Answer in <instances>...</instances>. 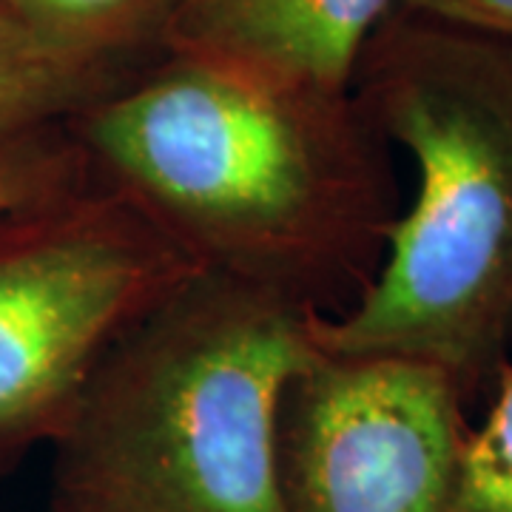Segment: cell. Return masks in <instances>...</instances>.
<instances>
[{
  "label": "cell",
  "instance_id": "cell-1",
  "mask_svg": "<svg viewBox=\"0 0 512 512\" xmlns=\"http://www.w3.org/2000/svg\"><path fill=\"white\" fill-rule=\"evenodd\" d=\"M89 177L202 274L336 316L379 271L396 185L356 97L165 55L66 120Z\"/></svg>",
  "mask_w": 512,
  "mask_h": 512
},
{
  "label": "cell",
  "instance_id": "cell-2",
  "mask_svg": "<svg viewBox=\"0 0 512 512\" xmlns=\"http://www.w3.org/2000/svg\"><path fill=\"white\" fill-rule=\"evenodd\" d=\"M353 97L419 188L367 291L313 319V348L436 367L470 402L512 348V46L396 9Z\"/></svg>",
  "mask_w": 512,
  "mask_h": 512
},
{
  "label": "cell",
  "instance_id": "cell-3",
  "mask_svg": "<svg viewBox=\"0 0 512 512\" xmlns=\"http://www.w3.org/2000/svg\"><path fill=\"white\" fill-rule=\"evenodd\" d=\"M316 316L188 279L94 370L52 444V512H279V410Z\"/></svg>",
  "mask_w": 512,
  "mask_h": 512
},
{
  "label": "cell",
  "instance_id": "cell-4",
  "mask_svg": "<svg viewBox=\"0 0 512 512\" xmlns=\"http://www.w3.org/2000/svg\"><path fill=\"white\" fill-rule=\"evenodd\" d=\"M197 274L89 174L0 214V478L55 444L109 350Z\"/></svg>",
  "mask_w": 512,
  "mask_h": 512
},
{
  "label": "cell",
  "instance_id": "cell-5",
  "mask_svg": "<svg viewBox=\"0 0 512 512\" xmlns=\"http://www.w3.org/2000/svg\"><path fill=\"white\" fill-rule=\"evenodd\" d=\"M464 407L436 367L316 350L279 410V512H450Z\"/></svg>",
  "mask_w": 512,
  "mask_h": 512
},
{
  "label": "cell",
  "instance_id": "cell-6",
  "mask_svg": "<svg viewBox=\"0 0 512 512\" xmlns=\"http://www.w3.org/2000/svg\"><path fill=\"white\" fill-rule=\"evenodd\" d=\"M396 9L399 0H177L163 49L276 89L348 97L370 37Z\"/></svg>",
  "mask_w": 512,
  "mask_h": 512
},
{
  "label": "cell",
  "instance_id": "cell-7",
  "mask_svg": "<svg viewBox=\"0 0 512 512\" xmlns=\"http://www.w3.org/2000/svg\"><path fill=\"white\" fill-rule=\"evenodd\" d=\"M137 72L40 35L0 3V140L60 126Z\"/></svg>",
  "mask_w": 512,
  "mask_h": 512
},
{
  "label": "cell",
  "instance_id": "cell-8",
  "mask_svg": "<svg viewBox=\"0 0 512 512\" xmlns=\"http://www.w3.org/2000/svg\"><path fill=\"white\" fill-rule=\"evenodd\" d=\"M40 35L106 60L134 63L148 46H163L177 0H0Z\"/></svg>",
  "mask_w": 512,
  "mask_h": 512
},
{
  "label": "cell",
  "instance_id": "cell-9",
  "mask_svg": "<svg viewBox=\"0 0 512 512\" xmlns=\"http://www.w3.org/2000/svg\"><path fill=\"white\" fill-rule=\"evenodd\" d=\"M450 512H512V362L495 373L487 419L467 430Z\"/></svg>",
  "mask_w": 512,
  "mask_h": 512
},
{
  "label": "cell",
  "instance_id": "cell-10",
  "mask_svg": "<svg viewBox=\"0 0 512 512\" xmlns=\"http://www.w3.org/2000/svg\"><path fill=\"white\" fill-rule=\"evenodd\" d=\"M86 174L66 123L0 140V214L63 191Z\"/></svg>",
  "mask_w": 512,
  "mask_h": 512
},
{
  "label": "cell",
  "instance_id": "cell-11",
  "mask_svg": "<svg viewBox=\"0 0 512 512\" xmlns=\"http://www.w3.org/2000/svg\"><path fill=\"white\" fill-rule=\"evenodd\" d=\"M399 9L512 43V0H399Z\"/></svg>",
  "mask_w": 512,
  "mask_h": 512
},
{
  "label": "cell",
  "instance_id": "cell-12",
  "mask_svg": "<svg viewBox=\"0 0 512 512\" xmlns=\"http://www.w3.org/2000/svg\"><path fill=\"white\" fill-rule=\"evenodd\" d=\"M510 46H512V43H510Z\"/></svg>",
  "mask_w": 512,
  "mask_h": 512
}]
</instances>
